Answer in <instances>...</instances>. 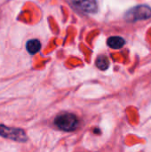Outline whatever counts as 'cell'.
<instances>
[{
    "label": "cell",
    "instance_id": "cell-7",
    "mask_svg": "<svg viewBox=\"0 0 151 152\" xmlns=\"http://www.w3.org/2000/svg\"><path fill=\"white\" fill-rule=\"evenodd\" d=\"M96 65L97 67L101 69V70H105L109 68V59L104 56V55H101L97 58V61H96Z\"/></svg>",
    "mask_w": 151,
    "mask_h": 152
},
{
    "label": "cell",
    "instance_id": "cell-1",
    "mask_svg": "<svg viewBox=\"0 0 151 152\" xmlns=\"http://www.w3.org/2000/svg\"><path fill=\"white\" fill-rule=\"evenodd\" d=\"M55 126L63 131H73L78 126L77 118L71 113H64L58 116L54 120Z\"/></svg>",
    "mask_w": 151,
    "mask_h": 152
},
{
    "label": "cell",
    "instance_id": "cell-2",
    "mask_svg": "<svg viewBox=\"0 0 151 152\" xmlns=\"http://www.w3.org/2000/svg\"><path fill=\"white\" fill-rule=\"evenodd\" d=\"M151 17V8L148 5H137L130 10L125 15L127 21L134 22L141 20H147Z\"/></svg>",
    "mask_w": 151,
    "mask_h": 152
},
{
    "label": "cell",
    "instance_id": "cell-4",
    "mask_svg": "<svg viewBox=\"0 0 151 152\" xmlns=\"http://www.w3.org/2000/svg\"><path fill=\"white\" fill-rule=\"evenodd\" d=\"M70 1L76 8L87 13H93L98 9V4L96 0H70Z\"/></svg>",
    "mask_w": 151,
    "mask_h": 152
},
{
    "label": "cell",
    "instance_id": "cell-6",
    "mask_svg": "<svg viewBox=\"0 0 151 152\" xmlns=\"http://www.w3.org/2000/svg\"><path fill=\"white\" fill-rule=\"evenodd\" d=\"M26 48L27 51L30 53V54H35L36 53H38L41 49V43L39 40L37 39H31L28 40L26 44Z\"/></svg>",
    "mask_w": 151,
    "mask_h": 152
},
{
    "label": "cell",
    "instance_id": "cell-3",
    "mask_svg": "<svg viewBox=\"0 0 151 152\" xmlns=\"http://www.w3.org/2000/svg\"><path fill=\"white\" fill-rule=\"evenodd\" d=\"M0 136L18 142H25L28 141V136L24 130L20 128L8 127L4 125H0Z\"/></svg>",
    "mask_w": 151,
    "mask_h": 152
},
{
    "label": "cell",
    "instance_id": "cell-5",
    "mask_svg": "<svg viewBox=\"0 0 151 152\" xmlns=\"http://www.w3.org/2000/svg\"><path fill=\"white\" fill-rule=\"evenodd\" d=\"M107 43H108V45L113 49H120L125 45V41L123 37L116 36V37H110L108 39Z\"/></svg>",
    "mask_w": 151,
    "mask_h": 152
}]
</instances>
